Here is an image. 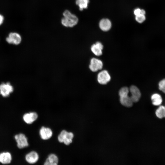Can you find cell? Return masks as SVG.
<instances>
[{"mask_svg": "<svg viewBox=\"0 0 165 165\" xmlns=\"http://www.w3.org/2000/svg\"><path fill=\"white\" fill-rule=\"evenodd\" d=\"M129 90L131 95L130 97L133 102H136L138 101L141 95L139 89L137 86L132 85Z\"/></svg>", "mask_w": 165, "mask_h": 165, "instance_id": "9", "label": "cell"}, {"mask_svg": "<svg viewBox=\"0 0 165 165\" xmlns=\"http://www.w3.org/2000/svg\"><path fill=\"white\" fill-rule=\"evenodd\" d=\"M120 101L122 105L127 107H131L133 102L128 94L120 96Z\"/></svg>", "mask_w": 165, "mask_h": 165, "instance_id": "16", "label": "cell"}, {"mask_svg": "<svg viewBox=\"0 0 165 165\" xmlns=\"http://www.w3.org/2000/svg\"><path fill=\"white\" fill-rule=\"evenodd\" d=\"M155 113L156 116L160 119L165 117V106H160L156 110Z\"/></svg>", "mask_w": 165, "mask_h": 165, "instance_id": "19", "label": "cell"}, {"mask_svg": "<svg viewBox=\"0 0 165 165\" xmlns=\"http://www.w3.org/2000/svg\"><path fill=\"white\" fill-rule=\"evenodd\" d=\"M152 104L155 106L160 105L162 102V99L161 95L158 94H154L151 97Z\"/></svg>", "mask_w": 165, "mask_h": 165, "instance_id": "17", "label": "cell"}, {"mask_svg": "<svg viewBox=\"0 0 165 165\" xmlns=\"http://www.w3.org/2000/svg\"><path fill=\"white\" fill-rule=\"evenodd\" d=\"M59 162V159L58 156L54 153L49 154L44 164V165H57Z\"/></svg>", "mask_w": 165, "mask_h": 165, "instance_id": "13", "label": "cell"}, {"mask_svg": "<svg viewBox=\"0 0 165 165\" xmlns=\"http://www.w3.org/2000/svg\"><path fill=\"white\" fill-rule=\"evenodd\" d=\"M74 137L72 132L63 130L58 136L57 139L60 142L63 143L65 145H68L72 142Z\"/></svg>", "mask_w": 165, "mask_h": 165, "instance_id": "2", "label": "cell"}, {"mask_svg": "<svg viewBox=\"0 0 165 165\" xmlns=\"http://www.w3.org/2000/svg\"><path fill=\"white\" fill-rule=\"evenodd\" d=\"M99 26L102 30L107 31L111 28L112 24L110 21L109 19H103L100 21Z\"/></svg>", "mask_w": 165, "mask_h": 165, "instance_id": "15", "label": "cell"}, {"mask_svg": "<svg viewBox=\"0 0 165 165\" xmlns=\"http://www.w3.org/2000/svg\"><path fill=\"white\" fill-rule=\"evenodd\" d=\"M39 156L38 153L35 151H32L28 153L25 156L26 161L30 164H34L38 160Z\"/></svg>", "mask_w": 165, "mask_h": 165, "instance_id": "11", "label": "cell"}, {"mask_svg": "<svg viewBox=\"0 0 165 165\" xmlns=\"http://www.w3.org/2000/svg\"><path fill=\"white\" fill-rule=\"evenodd\" d=\"M4 18L3 16L0 14V25H1L3 23Z\"/></svg>", "mask_w": 165, "mask_h": 165, "instance_id": "24", "label": "cell"}, {"mask_svg": "<svg viewBox=\"0 0 165 165\" xmlns=\"http://www.w3.org/2000/svg\"><path fill=\"white\" fill-rule=\"evenodd\" d=\"M103 66V63L101 60L93 57L90 60L88 68L91 72H95L101 69Z\"/></svg>", "mask_w": 165, "mask_h": 165, "instance_id": "5", "label": "cell"}, {"mask_svg": "<svg viewBox=\"0 0 165 165\" xmlns=\"http://www.w3.org/2000/svg\"><path fill=\"white\" fill-rule=\"evenodd\" d=\"M134 14L135 16H138L141 14H145V10L143 9L137 8L134 10Z\"/></svg>", "mask_w": 165, "mask_h": 165, "instance_id": "23", "label": "cell"}, {"mask_svg": "<svg viewBox=\"0 0 165 165\" xmlns=\"http://www.w3.org/2000/svg\"><path fill=\"white\" fill-rule=\"evenodd\" d=\"M14 138L16 142L18 148L22 149L29 146L28 140L25 135L23 133H20L15 135Z\"/></svg>", "mask_w": 165, "mask_h": 165, "instance_id": "3", "label": "cell"}, {"mask_svg": "<svg viewBox=\"0 0 165 165\" xmlns=\"http://www.w3.org/2000/svg\"><path fill=\"white\" fill-rule=\"evenodd\" d=\"M145 14H141L135 16V20L139 23H142L145 20Z\"/></svg>", "mask_w": 165, "mask_h": 165, "instance_id": "21", "label": "cell"}, {"mask_svg": "<svg viewBox=\"0 0 165 165\" xmlns=\"http://www.w3.org/2000/svg\"><path fill=\"white\" fill-rule=\"evenodd\" d=\"M6 41L9 44L18 45L22 41V38L19 33L12 32L10 33L8 36L6 38Z\"/></svg>", "mask_w": 165, "mask_h": 165, "instance_id": "6", "label": "cell"}, {"mask_svg": "<svg viewBox=\"0 0 165 165\" xmlns=\"http://www.w3.org/2000/svg\"><path fill=\"white\" fill-rule=\"evenodd\" d=\"M110 79L111 76L107 70L102 71L97 75V81L101 84H106Z\"/></svg>", "mask_w": 165, "mask_h": 165, "instance_id": "7", "label": "cell"}, {"mask_svg": "<svg viewBox=\"0 0 165 165\" xmlns=\"http://www.w3.org/2000/svg\"><path fill=\"white\" fill-rule=\"evenodd\" d=\"M13 91V88L9 82L0 84V94L3 97L9 96Z\"/></svg>", "mask_w": 165, "mask_h": 165, "instance_id": "4", "label": "cell"}, {"mask_svg": "<svg viewBox=\"0 0 165 165\" xmlns=\"http://www.w3.org/2000/svg\"><path fill=\"white\" fill-rule=\"evenodd\" d=\"M38 115L34 112H30L24 114L23 116L24 122L28 124H31L38 119Z\"/></svg>", "mask_w": 165, "mask_h": 165, "instance_id": "10", "label": "cell"}, {"mask_svg": "<svg viewBox=\"0 0 165 165\" xmlns=\"http://www.w3.org/2000/svg\"><path fill=\"white\" fill-rule=\"evenodd\" d=\"M63 17L61 19V24L67 28H72L76 25L79 21L78 17L69 10H66L63 13Z\"/></svg>", "mask_w": 165, "mask_h": 165, "instance_id": "1", "label": "cell"}, {"mask_svg": "<svg viewBox=\"0 0 165 165\" xmlns=\"http://www.w3.org/2000/svg\"><path fill=\"white\" fill-rule=\"evenodd\" d=\"M103 45L100 42H97L91 46L90 49L91 52L96 56H100L102 54Z\"/></svg>", "mask_w": 165, "mask_h": 165, "instance_id": "12", "label": "cell"}, {"mask_svg": "<svg viewBox=\"0 0 165 165\" xmlns=\"http://www.w3.org/2000/svg\"><path fill=\"white\" fill-rule=\"evenodd\" d=\"M129 90L127 87H124L122 88L119 91V96L128 94Z\"/></svg>", "mask_w": 165, "mask_h": 165, "instance_id": "20", "label": "cell"}, {"mask_svg": "<svg viewBox=\"0 0 165 165\" xmlns=\"http://www.w3.org/2000/svg\"><path fill=\"white\" fill-rule=\"evenodd\" d=\"M12 160V156L10 153L4 152L0 153V163L6 164L10 163Z\"/></svg>", "mask_w": 165, "mask_h": 165, "instance_id": "14", "label": "cell"}, {"mask_svg": "<svg viewBox=\"0 0 165 165\" xmlns=\"http://www.w3.org/2000/svg\"><path fill=\"white\" fill-rule=\"evenodd\" d=\"M39 134L41 138L46 140L51 138L53 132L50 128L43 126L40 129Z\"/></svg>", "mask_w": 165, "mask_h": 165, "instance_id": "8", "label": "cell"}, {"mask_svg": "<svg viewBox=\"0 0 165 165\" xmlns=\"http://www.w3.org/2000/svg\"><path fill=\"white\" fill-rule=\"evenodd\" d=\"M75 4L79 7L80 11L87 8L89 0H76Z\"/></svg>", "mask_w": 165, "mask_h": 165, "instance_id": "18", "label": "cell"}, {"mask_svg": "<svg viewBox=\"0 0 165 165\" xmlns=\"http://www.w3.org/2000/svg\"><path fill=\"white\" fill-rule=\"evenodd\" d=\"M159 89L165 94V79L161 80L159 83Z\"/></svg>", "mask_w": 165, "mask_h": 165, "instance_id": "22", "label": "cell"}]
</instances>
